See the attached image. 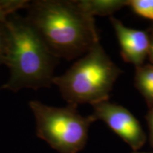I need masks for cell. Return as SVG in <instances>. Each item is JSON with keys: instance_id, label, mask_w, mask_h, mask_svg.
<instances>
[{"instance_id": "3957f363", "label": "cell", "mask_w": 153, "mask_h": 153, "mask_svg": "<svg viewBox=\"0 0 153 153\" xmlns=\"http://www.w3.org/2000/svg\"><path fill=\"white\" fill-rule=\"evenodd\" d=\"M121 72L99 42L65 73L54 76L53 84L58 87L68 104L93 106L108 101L115 82Z\"/></svg>"}, {"instance_id": "5bb4252c", "label": "cell", "mask_w": 153, "mask_h": 153, "mask_svg": "<svg viewBox=\"0 0 153 153\" xmlns=\"http://www.w3.org/2000/svg\"><path fill=\"white\" fill-rule=\"evenodd\" d=\"M132 153H145V152H137V151H133Z\"/></svg>"}, {"instance_id": "7c38bea8", "label": "cell", "mask_w": 153, "mask_h": 153, "mask_svg": "<svg viewBox=\"0 0 153 153\" xmlns=\"http://www.w3.org/2000/svg\"><path fill=\"white\" fill-rule=\"evenodd\" d=\"M147 123L149 128V141H150V146L153 148V106L149 108V111L145 116Z\"/></svg>"}, {"instance_id": "30bf717a", "label": "cell", "mask_w": 153, "mask_h": 153, "mask_svg": "<svg viewBox=\"0 0 153 153\" xmlns=\"http://www.w3.org/2000/svg\"><path fill=\"white\" fill-rule=\"evenodd\" d=\"M135 14L153 21V0H129V5Z\"/></svg>"}, {"instance_id": "5b68a950", "label": "cell", "mask_w": 153, "mask_h": 153, "mask_svg": "<svg viewBox=\"0 0 153 153\" xmlns=\"http://www.w3.org/2000/svg\"><path fill=\"white\" fill-rule=\"evenodd\" d=\"M93 116L101 120L133 151L140 150L146 142L147 137L140 123L128 110L108 101L93 105Z\"/></svg>"}, {"instance_id": "277c9868", "label": "cell", "mask_w": 153, "mask_h": 153, "mask_svg": "<svg viewBox=\"0 0 153 153\" xmlns=\"http://www.w3.org/2000/svg\"><path fill=\"white\" fill-rule=\"evenodd\" d=\"M29 106L36 121V135L60 153H77L85 147L88 131L97 120L93 115L83 116L76 107L49 106L37 100Z\"/></svg>"}, {"instance_id": "8fae6325", "label": "cell", "mask_w": 153, "mask_h": 153, "mask_svg": "<svg viewBox=\"0 0 153 153\" xmlns=\"http://www.w3.org/2000/svg\"><path fill=\"white\" fill-rule=\"evenodd\" d=\"M9 44V31L5 23H0V65H5Z\"/></svg>"}, {"instance_id": "9c48e42d", "label": "cell", "mask_w": 153, "mask_h": 153, "mask_svg": "<svg viewBox=\"0 0 153 153\" xmlns=\"http://www.w3.org/2000/svg\"><path fill=\"white\" fill-rule=\"evenodd\" d=\"M30 1L26 0H0V23H6L10 15L19 9H26Z\"/></svg>"}, {"instance_id": "9a60e30c", "label": "cell", "mask_w": 153, "mask_h": 153, "mask_svg": "<svg viewBox=\"0 0 153 153\" xmlns=\"http://www.w3.org/2000/svg\"><path fill=\"white\" fill-rule=\"evenodd\" d=\"M0 89H1V87H0Z\"/></svg>"}, {"instance_id": "7a4b0ae2", "label": "cell", "mask_w": 153, "mask_h": 153, "mask_svg": "<svg viewBox=\"0 0 153 153\" xmlns=\"http://www.w3.org/2000/svg\"><path fill=\"white\" fill-rule=\"evenodd\" d=\"M9 44L5 65L10 76L1 89L17 92L28 88H49L58 62L26 17L16 13L7 18Z\"/></svg>"}, {"instance_id": "8992f818", "label": "cell", "mask_w": 153, "mask_h": 153, "mask_svg": "<svg viewBox=\"0 0 153 153\" xmlns=\"http://www.w3.org/2000/svg\"><path fill=\"white\" fill-rule=\"evenodd\" d=\"M110 20L119 42L123 60L134 65L135 68L143 65L150 45L148 33L126 27L114 16L111 17Z\"/></svg>"}, {"instance_id": "4fadbf2b", "label": "cell", "mask_w": 153, "mask_h": 153, "mask_svg": "<svg viewBox=\"0 0 153 153\" xmlns=\"http://www.w3.org/2000/svg\"><path fill=\"white\" fill-rule=\"evenodd\" d=\"M150 38V49H149L148 56L150 57V61L152 62L153 65V30L151 31Z\"/></svg>"}, {"instance_id": "52a82bcc", "label": "cell", "mask_w": 153, "mask_h": 153, "mask_svg": "<svg viewBox=\"0 0 153 153\" xmlns=\"http://www.w3.org/2000/svg\"><path fill=\"white\" fill-rule=\"evenodd\" d=\"M75 2L83 12L92 17L108 16L129 5L127 0H79Z\"/></svg>"}, {"instance_id": "ba28073f", "label": "cell", "mask_w": 153, "mask_h": 153, "mask_svg": "<svg viewBox=\"0 0 153 153\" xmlns=\"http://www.w3.org/2000/svg\"><path fill=\"white\" fill-rule=\"evenodd\" d=\"M135 68V87L150 108L153 106V65H145Z\"/></svg>"}, {"instance_id": "6da1fadb", "label": "cell", "mask_w": 153, "mask_h": 153, "mask_svg": "<svg viewBox=\"0 0 153 153\" xmlns=\"http://www.w3.org/2000/svg\"><path fill=\"white\" fill-rule=\"evenodd\" d=\"M26 9V19L57 58L73 60L99 42L94 18L75 1L36 0Z\"/></svg>"}]
</instances>
